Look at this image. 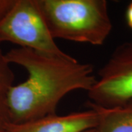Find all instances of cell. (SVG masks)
Instances as JSON below:
<instances>
[{
    "label": "cell",
    "mask_w": 132,
    "mask_h": 132,
    "mask_svg": "<svg viewBox=\"0 0 132 132\" xmlns=\"http://www.w3.org/2000/svg\"><path fill=\"white\" fill-rule=\"evenodd\" d=\"M97 125V112L90 108L64 115L54 114L23 123H7L5 129L6 132H81Z\"/></svg>",
    "instance_id": "5b68a950"
},
{
    "label": "cell",
    "mask_w": 132,
    "mask_h": 132,
    "mask_svg": "<svg viewBox=\"0 0 132 132\" xmlns=\"http://www.w3.org/2000/svg\"><path fill=\"white\" fill-rule=\"evenodd\" d=\"M81 132H99L98 131V129L96 128H90V129H87V130H85V131H83Z\"/></svg>",
    "instance_id": "9c48e42d"
},
{
    "label": "cell",
    "mask_w": 132,
    "mask_h": 132,
    "mask_svg": "<svg viewBox=\"0 0 132 132\" xmlns=\"http://www.w3.org/2000/svg\"><path fill=\"white\" fill-rule=\"evenodd\" d=\"M14 79V73L2 52L0 43V128H5V125L8 123L6 99L10 88L13 85Z\"/></svg>",
    "instance_id": "52a82bcc"
},
{
    "label": "cell",
    "mask_w": 132,
    "mask_h": 132,
    "mask_svg": "<svg viewBox=\"0 0 132 132\" xmlns=\"http://www.w3.org/2000/svg\"><path fill=\"white\" fill-rule=\"evenodd\" d=\"M2 42L48 54H68L52 36L38 0H15L12 7L0 20V43Z\"/></svg>",
    "instance_id": "3957f363"
},
{
    "label": "cell",
    "mask_w": 132,
    "mask_h": 132,
    "mask_svg": "<svg viewBox=\"0 0 132 132\" xmlns=\"http://www.w3.org/2000/svg\"><path fill=\"white\" fill-rule=\"evenodd\" d=\"M0 132H6L5 128H0Z\"/></svg>",
    "instance_id": "30bf717a"
},
{
    "label": "cell",
    "mask_w": 132,
    "mask_h": 132,
    "mask_svg": "<svg viewBox=\"0 0 132 132\" xmlns=\"http://www.w3.org/2000/svg\"><path fill=\"white\" fill-rule=\"evenodd\" d=\"M10 64L21 66L27 80L13 85L7 95V121L19 124L54 114L60 101L78 90L88 92L96 77L90 64L81 63L69 54L57 56L25 48L5 54Z\"/></svg>",
    "instance_id": "6da1fadb"
},
{
    "label": "cell",
    "mask_w": 132,
    "mask_h": 132,
    "mask_svg": "<svg viewBox=\"0 0 132 132\" xmlns=\"http://www.w3.org/2000/svg\"><path fill=\"white\" fill-rule=\"evenodd\" d=\"M87 95L89 104L101 107H113L132 100V40L115 48L100 68Z\"/></svg>",
    "instance_id": "277c9868"
},
{
    "label": "cell",
    "mask_w": 132,
    "mask_h": 132,
    "mask_svg": "<svg viewBox=\"0 0 132 132\" xmlns=\"http://www.w3.org/2000/svg\"><path fill=\"white\" fill-rule=\"evenodd\" d=\"M54 39L101 46L112 29L106 0H38Z\"/></svg>",
    "instance_id": "7a4b0ae2"
},
{
    "label": "cell",
    "mask_w": 132,
    "mask_h": 132,
    "mask_svg": "<svg viewBox=\"0 0 132 132\" xmlns=\"http://www.w3.org/2000/svg\"><path fill=\"white\" fill-rule=\"evenodd\" d=\"M89 106L97 112L99 132H132V100L113 107Z\"/></svg>",
    "instance_id": "8992f818"
},
{
    "label": "cell",
    "mask_w": 132,
    "mask_h": 132,
    "mask_svg": "<svg viewBox=\"0 0 132 132\" xmlns=\"http://www.w3.org/2000/svg\"><path fill=\"white\" fill-rule=\"evenodd\" d=\"M126 20L128 27L132 29V2L127 7L126 12Z\"/></svg>",
    "instance_id": "ba28073f"
}]
</instances>
